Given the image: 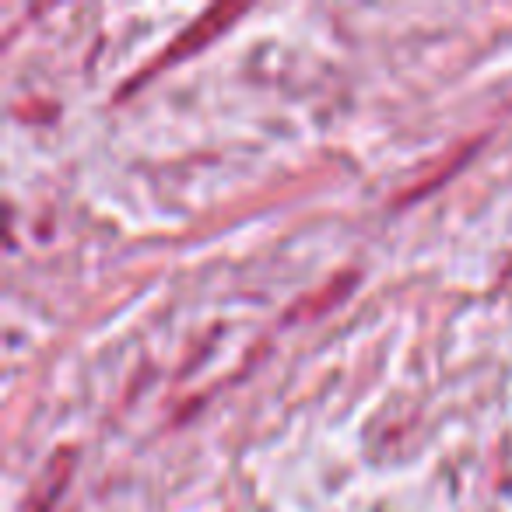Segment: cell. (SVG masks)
Here are the masks:
<instances>
[{"instance_id":"obj_1","label":"cell","mask_w":512,"mask_h":512,"mask_svg":"<svg viewBox=\"0 0 512 512\" xmlns=\"http://www.w3.org/2000/svg\"><path fill=\"white\" fill-rule=\"evenodd\" d=\"M235 15H242V8H211L204 18H200V22H193V25H190V32H186V36L179 39V43L172 46V50H165V53H162V60H158V64L151 67V71H158V67H162V64H169V60H179L186 50H190L193 43H197V46H204L207 39H211V36H218V32L225 29V25L232 22ZM151 71H148V74H151Z\"/></svg>"}]
</instances>
